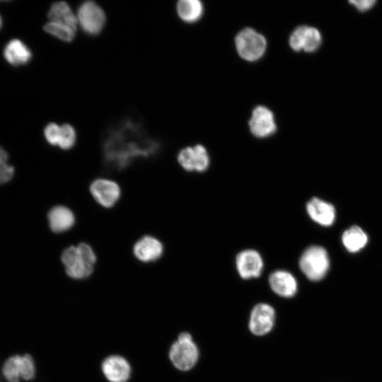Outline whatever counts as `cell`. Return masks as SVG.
<instances>
[{
  "label": "cell",
  "instance_id": "6da1fadb",
  "mask_svg": "<svg viewBox=\"0 0 382 382\" xmlns=\"http://www.w3.org/2000/svg\"><path fill=\"white\" fill-rule=\"evenodd\" d=\"M159 149V143L142 124L126 117L105 132L102 144L103 163L108 170L119 172L137 160L156 156Z\"/></svg>",
  "mask_w": 382,
  "mask_h": 382
},
{
  "label": "cell",
  "instance_id": "7a4b0ae2",
  "mask_svg": "<svg viewBox=\"0 0 382 382\" xmlns=\"http://www.w3.org/2000/svg\"><path fill=\"white\" fill-rule=\"evenodd\" d=\"M61 260L66 274L71 279L80 280L88 278L93 272L96 255L89 245L81 243L66 248Z\"/></svg>",
  "mask_w": 382,
  "mask_h": 382
},
{
  "label": "cell",
  "instance_id": "3957f363",
  "mask_svg": "<svg viewBox=\"0 0 382 382\" xmlns=\"http://www.w3.org/2000/svg\"><path fill=\"white\" fill-rule=\"evenodd\" d=\"M169 358L173 366L180 371L192 369L199 359V349L189 332H183L171 345Z\"/></svg>",
  "mask_w": 382,
  "mask_h": 382
},
{
  "label": "cell",
  "instance_id": "277c9868",
  "mask_svg": "<svg viewBox=\"0 0 382 382\" xmlns=\"http://www.w3.org/2000/svg\"><path fill=\"white\" fill-rule=\"evenodd\" d=\"M299 265L301 272L308 279L319 281L328 271L329 257L324 248L312 245L303 252Z\"/></svg>",
  "mask_w": 382,
  "mask_h": 382
},
{
  "label": "cell",
  "instance_id": "5b68a950",
  "mask_svg": "<svg viewBox=\"0 0 382 382\" xmlns=\"http://www.w3.org/2000/svg\"><path fill=\"white\" fill-rule=\"evenodd\" d=\"M235 43L239 56L248 62H255L262 57L267 47L265 37L250 28L240 31Z\"/></svg>",
  "mask_w": 382,
  "mask_h": 382
},
{
  "label": "cell",
  "instance_id": "8992f818",
  "mask_svg": "<svg viewBox=\"0 0 382 382\" xmlns=\"http://www.w3.org/2000/svg\"><path fill=\"white\" fill-rule=\"evenodd\" d=\"M78 24L89 35L98 34L104 27L105 15L100 6L92 1L81 4L77 11Z\"/></svg>",
  "mask_w": 382,
  "mask_h": 382
},
{
  "label": "cell",
  "instance_id": "52a82bcc",
  "mask_svg": "<svg viewBox=\"0 0 382 382\" xmlns=\"http://www.w3.org/2000/svg\"><path fill=\"white\" fill-rule=\"evenodd\" d=\"M289 42L290 47L294 51L303 50L306 52H313L320 47L322 42V36L317 28L301 25L292 32Z\"/></svg>",
  "mask_w": 382,
  "mask_h": 382
},
{
  "label": "cell",
  "instance_id": "ba28073f",
  "mask_svg": "<svg viewBox=\"0 0 382 382\" xmlns=\"http://www.w3.org/2000/svg\"><path fill=\"white\" fill-rule=\"evenodd\" d=\"M275 321V311L267 303H260L251 311L248 327L250 332L257 336L269 333Z\"/></svg>",
  "mask_w": 382,
  "mask_h": 382
},
{
  "label": "cell",
  "instance_id": "9c48e42d",
  "mask_svg": "<svg viewBox=\"0 0 382 382\" xmlns=\"http://www.w3.org/2000/svg\"><path fill=\"white\" fill-rule=\"evenodd\" d=\"M178 161L185 170L203 172L209 165V157L205 147L197 144L183 149L178 154Z\"/></svg>",
  "mask_w": 382,
  "mask_h": 382
},
{
  "label": "cell",
  "instance_id": "30bf717a",
  "mask_svg": "<svg viewBox=\"0 0 382 382\" xmlns=\"http://www.w3.org/2000/svg\"><path fill=\"white\" fill-rule=\"evenodd\" d=\"M89 189L94 199L105 208L113 207L121 195L120 186L115 182L105 178L93 180Z\"/></svg>",
  "mask_w": 382,
  "mask_h": 382
},
{
  "label": "cell",
  "instance_id": "8fae6325",
  "mask_svg": "<svg viewBox=\"0 0 382 382\" xmlns=\"http://www.w3.org/2000/svg\"><path fill=\"white\" fill-rule=\"evenodd\" d=\"M236 267L241 277L248 279L260 276L264 262L261 255L257 250L247 249L237 255Z\"/></svg>",
  "mask_w": 382,
  "mask_h": 382
},
{
  "label": "cell",
  "instance_id": "7c38bea8",
  "mask_svg": "<svg viewBox=\"0 0 382 382\" xmlns=\"http://www.w3.org/2000/svg\"><path fill=\"white\" fill-rule=\"evenodd\" d=\"M249 127L257 137L264 138L273 134L277 129L273 112L263 105L257 106L253 110Z\"/></svg>",
  "mask_w": 382,
  "mask_h": 382
},
{
  "label": "cell",
  "instance_id": "4fadbf2b",
  "mask_svg": "<svg viewBox=\"0 0 382 382\" xmlns=\"http://www.w3.org/2000/svg\"><path fill=\"white\" fill-rule=\"evenodd\" d=\"M101 369L105 377L110 382H127L132 371L128 361L118 355L105 358L102 363Z\"/></svg>",
  "mask_w": 382,
  "mask_h": 382
},
{
  "label": "cell",
  "instance_id": "5bb4252c",
  "mask_svg": "<svg viewBox=\"0 0 382 382\" xmlns=\"http://www.w3.org/2000/svg\"><path fill=\"white\" fill-rule=\"evenodd\" d=\"M163 246L156 238L145 236L138 240L133 247L135 257L142 262H151L163 255Z\"/></svg>",
  "mask_w": 382,
  "mask_h": 382
},
{
  "label": "cell",
  "instance_id": "9a60e30c",
  "mask_svg": "<svg viewBox=\"0 0 382 382\" xmlns=\"http://www.w3.org/2000/svg\"><path fill=\"white\" fill-rule=\"evenodd\" d=\"M269 284L276 294L284 298L294 296L298 290L295 277L291 272L283 270L272 272L269 277Z\"/></svg>",
  "mask_w": 382,
  "mask_h": 382
},
{
  "label": "cell",
  "instance_id": "2e32d148",
  "mask_svg": "<svg viewBox=\"0 0 382 382\" xmlns=\"http://www.w3.org/2000/svg\"><path fill=\"white\" fill-rule=\"evenodd\" d=\"M306 212L313 221L323 226L332 225L335 219L336 212L332 204L317 197L308 202Z\"/></svg>",
  "mask_w": 382,
  "mask_h": 382
},
{
  "label": "cell",
  "instance_id": "e0dca14e",
  "mask_svg": "<svg viewBox=\"0 0 382 382\" xmlns=\"http://www.w3.org/2000/svg\"><path fill=\"white\" fill-rule=\"evenodd\" d=\"M50 229L54 233H63L71 229L75 224V216L72 211L64 206H55L48 213Z\"/></svg>",
  "mask_w": 382,
  "mask_h": 382
},
{
  "label": "cell",
  "instance_id": "ac0fdd59",
  "mask_svg": "<svg viewBox=\"0 0 382 382\" xmlns=\"http://www.w3.org/2000/svg\"><path fill=\"white\" fill-rule=\"evenodd\" d=\"M4 56L9 64L19 66L28 63L32 57V53L22 41L13 39L6 45Z\"/></svg>",
  "mask_w": 382,
  "mask_h": 382
},
{
  "label": "cell",
  "instance_id": "d6986e66",
  "mask_svg": "<svg viewBox=\"0 0 382 382\" xmlns=\"http://www.w3.org/2000/svg\"><path fill=\"white\" fill-rule=\"evenodd\" d=\"M49 21L66 25L76 30L78 21L71 7L65 1L54 3L47 14Z\"/></svg>",
  "mask_w": 382,
  "mask_h": 382
},
{
  "label": "cell",
  "instance_id": "ffe728a7",
  "mask_svg": "<svg viewBox=\"0 0 382 382\" xmlns=\"http://www.w3.org/2000/svg\"><path fill=\"white\" fill-rule=\"evenodd\" d=\"M342 241L349 252L357 253L366 245L368 236L360 227L353 226L343 233Z\"/></svg>",
  "mask_w": 382,
  "mask_h": 382
},
{
  "label": "cell",
  "instance_id": "44dd1931",
  "mask_svg": "<svg viewBox=\"0 0 382 382\" xmlns=\"http://www.w3.org/2000/svg\"><path fill=\"white\" fill-rule=\"evenodd\" d=\"M176 8L179 17L187 23L198 21L203 13V5L199 0H180Z\"/></svg>",
  "mask_w": 382,
  "mask_h": 382
},
{
  "label": "cell",
  "instance_id": "7402d4cb",
  "mask_svg": "<svg viewBox=\"0 0 382 382\" xmlns=\"http://www.w3.org/2000/svg\"><path fill=\"white\" fill-rule=\"evenodd\" d=\"M44 30L51 35L64 42H71L76 35V30L62 23L48 21L44 25Z\"/></svg>",
  "mask_w": 382,
  "mask_h": 382
},
{
  "label": "cell",
  "instance_id": "603a6c76",
  "mask_svg": "<svg viewBox=\"0 0 382 382\" xmlns=\"http://www.w3.org/2000/svg\"><path fill=\"white\" fill-rule=\"evenodd\" d=\"M21 355L16 354L8 357L2 367V373L8 382H21L20 369Z\"/></svg>",
  "mask_w": 382,
  "mask_h": 382
},
{
  "label": "cell",
  "instance_id": "cb8c5ba5",
  "mask_svg": "<svg viewBox=\"0 0 382 382\" xmlns=\"http://www.w3.org/2000/svg\"><path fill=\"white\" fill-rule=\"evenodd\" d=\"M76 141V133L69 124L61 125L58 147L64 150L72 148Z\"/></svg>",
  "mask_w": 382,
  "mask_h": 382
},
{
  "label": "cell",
  "instance_id": "d4e9b609",
  "mask_svg": "<svg viewBox=\"0 0 382 382\" xmlns=\"http://www.w3.org/2000/svg\"><path fill=\"white\" fill-rule=\"evenodd\" d=\"M20 369L21 379L29 381L35 378L36 366L35 361L30 354L21 355Z\"/></svg>",
  "mask_w": 382,
  "mask_h": 382
},
{
  "label": "cell",
  "instance_id": "484cf974",
  "mask_svg": "<svg viewBox=\"0 0 382 382\" xmlns=\"http://www.w3.org/2000/svg\"><path fill=\"white\" fill-rule=\"evenodd\" d=\"M8 156L0 146V184L9 181L14 173V168L8 163Z\"/></svg>",
  "mask_w": 382,
  "mask_h": 382
},
{
  "label": "cell",
  "instance_id": "4316f807",
  "mask_svg": "<svg viewBox=\"0 0 382 382\" xmlns=\"http://www.w3.org/2000/svg\"><path fill=\"white\" fill-rule=\"evenodd\" d=\"M61 126L56 123L48 124L44 129L47 141L52 146H58Z\"/></svg>",
  "mask_w": 382,
  "mask_h": 382
},
{
  "label": "cell",
  "instance_id": "83f0119b",
  "mask_svg": "<svg viewBox=\"0 0 382 382\" xmlns=\"http://www.w3.org/2000/svg\"><path fill=\"white\" fill-rule=\"evenodd\" d=\"M349 4L354 6V7L359 11H366L371 9L376 3L374 0H353L349 1Z\"/></svg>",
  "mask_w": 382,
  "mask_h": 382
},
{
  "label": "cell",
  "instance_id": "f1b7e54d",
  "mask_svg": "<svg viewBox=\"0 0 382 382\" xmlns=\"http://www.w3.org/2000/svg\"><path fill=\"white\" fill-rule=\"evenodd\" d=\"M1 18L0 17V28H1Z\"/></svg>",
  "mask_w": 382,
  "mask_h": 382
}]
</instances>
